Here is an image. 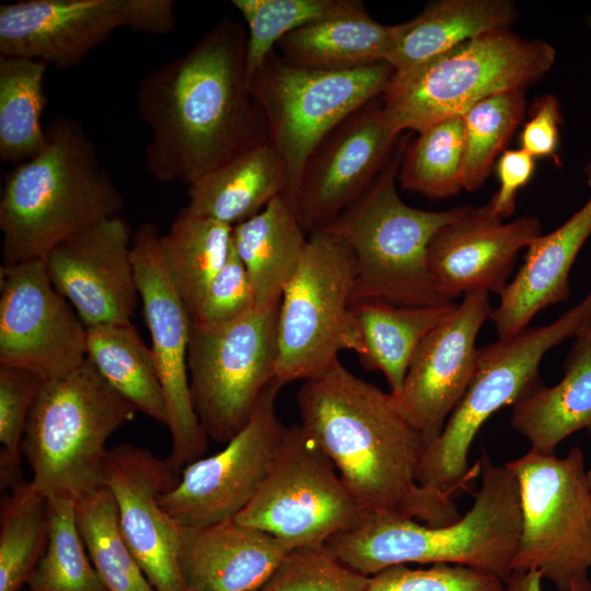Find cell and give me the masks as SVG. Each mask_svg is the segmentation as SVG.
Listing matches in <instances>:
<instances>
[{
  "instance_id": "28",
  "label": "cell",
  "mask_w": 591,
  "mask_h": 591,
  "mask_svg": "<svg viewBox=\"0 0 591 591\" xmlns=\"http://www.w3.org/2000/svg\"><path fill=\"white\" fill-rule=\"evenodd\" d=\"M285 163L268 140L188 185L190 212L234 227L286 195Z\"/></svg>"
},
{
  "instance_id": "41",
  "label": "cell",
  "mask_w": 591,
  "mask_h": 591,
  "mask_svg": "<svg viewBox=\"0 0 591 591\" xmlns=\"http://www.w3.org/2000/svg\"><path fill=\"white\" fill-rule=\"evenodd\" d=\"M369 580L325 545L308 546L293 548L256 591H367Z\"/></svg>"
},
{
  "instance_id": "13",
  "label": "cell",
  "mask_w": 591,
  "mask_h": 591,
  "mask_svg": "<svg viewBox=\"0 0 591 591\" xmlns=\"http://www.w3.org/2000/svg\"><path fill=\"white\" fill-rule=\"evenodd\" d=\"M362 511L333 462L298 424L288 427L265 480L234 519L297 548L325 545Z\"/></svg>"
},
{
  "instance_id": "25",
  "label": "cell",
  "mask_w": 591,
  "mask_h": 591,
  "mask_svg": "<svg viewBox=\"0 0 591 591\" xmlns=\"http://www.w3.org/2000/svg\"><path fill=\"white\" fill-rule=\"evenodd\" d=\"M277 47L281 58L294 66L355 69L387 62L391 26L373 20L362 2L339 0L329 13L289 33Z\"/></svg>"
},
{
  "instance_id": "46",
  "label": "cell",
  "mask_w": 591,
  "mask_h": 591,
  "mask_svg": "<svg viewBox=\"0 0 591 591\" xmlns=\"http://www.w3.org/2000/svg\"><path fill=\"white\" fill-rule=\"evenodd\" d=\"M542 575L536 570L512 571L505 591H543Z\"/></svg>"
},
{
  "instance_id": "23",
  "label": "cell",
  "mask_w": 591,
  "mask_h": 591,
  "mask_svg": "<svg viewBox=\"0 0 591 591\" xmlns=\"http://www.w3.org/2000/svg\"><path fill=\"white\" fill-rule=\"evenodd\" d=\"M292 549L232 518L181 526L177 564L187 591H256Z\"/></svg>"
},
{
  "instance_id": "9",
  "label": "cell",
  "mask_w": 591,
  "mask_h": 591,
  "mask_svg": "<svg viewBox=\"0 0 591 591\" xmlns=\"http://www.w3.org/2000/svg\"><path fill=\"white\" fill-rule=\"evenodd\" d=\"M521 529L512 571L536 570L558 591H591V487L583 452L530 450L509 461Z\"/></svg>"
},
{
  "instance_id": "42",
  "label": "cell",
  "mask_w": 591,
  "mask_h": 591,
  "mask_svg": "<svg viewBox=\"0 0 591 591\" xmlns=\"http://www.w3.org/2000/svg\"><path fill=\"white\" fill-rule=\"evenodd\" d=\"M505 586L498 576L461 565H395L371 576L367 591H505Z\"/></svg>"
},
{
  "instance_id": "36",
  "label": "cell",
  "mask_w": 591,
  "mask_h": 591,
  "mask_svg": "<svg viewBox=\"0 0 591 591\" xmlns=\"http://www.w3.org/2000/svg\"><path fill=\"white\" fill-rule=\"evenodd\" d=\"M47 548L27 581L28 591H108L93 566L77 519L74 500L48 499Z\"/></svg>"
},
{
  "instance_id": "38",
  "label": "cell",
  "mask_w": 591,
  "mask_h": 591,
  "mask_svg": "<svg viewBox=\"0 0 591 591\" xmlns=\"http://www.w3.org/2000/svg\"><path fill=\"white\" fill-rule=\"evenodd\" d=\"M525 112L524 89L510 90L484 99L462 115L464 155L461 181L464 190L478 189L505 151Z\"/></svg>"
},
{
  "instance_id": "18",
  "label": "cell",
  "mask_w": 591,
  "mask_h": 591,
  "mask_svg": "<svg viewBox=\"0 0 591 591\" xmlns=\"http://www.w3.org/2000/svg\"><path fill=\"white\" fill-rule=\"evenodd\" d=\"M399 135L376 99L332 129L300 177L294 209L302 228L325 229L355 204L384 167Z\"/></svg>"
},
{
  "instance_id": "39",
  "label": "cell",
  "mask_w": 591,
  "mask_h": 591,
  "mask_svg": "<svg viewBox=\"0 0 591 591\" xmlns=\"http://www.w3.org/2000/svg\"><path fill=\"white\" fill-rule=\"evenodd\" d=\"M339 0H233L246 23L245 70L252 79L278 43L294 30L329 13Z\"/></svg>"
},
{
  "instance_id": "47",
  "label": "cell",
  "mask_w": 591,
  "mask_h": 591,
  "mask_svg": "<svg viewBox=\"0 0 591 591\" xmlns=\"http://www.w3.org/2000/svg\"><path fill=\"white\" fill-rule=\"evenodd\" d=\"M587 476H588L589 484H590V487H591V466H590L589 470L587 471Z\"/></svg>"
},
{
  "instance_id": "45",
  "label": "cell",
  "mask_w": 591,
  "mask_h": 591,
  "mask_svg": "<svg viewBox=\"0 0 591 591\" xmlns=\"http://www.w3.org/2000/svg\"><path fill=\"white\" fill-rule=\"evenodd\" d=\"M496 169L499 189L487 206L494 215L503 219L514 212L518 193L531 179L535 160L522 149L505 150L498 159Z\"/></svg>"
},
{
  "instance_id": "3",
  "label": "cell",
  "mask_w": 591,
  "mask_h": 591,
  "mask_svg": "<svg viewBox=\"0 0 591 591\" xmlns=\"http://www.w3.org/2000/svg\"><path fill=\"white\" fill-rule=\"evenodd\" d=\"M478 466L479 488L471 509L456 521L429 525L399 514L362 511L325 543L326 548L367 577L395 565L451 564L507 581L521 529L518 483L506 464H495L485 451Z\"/></svg>"
},
{
  "instance_id": "11",
  "label": "cell",
  "mask_w": 591,
  "mask_h": 591,
  "mask_svg": "<svg viewBox=\"0 0 591 591\" xmlns=\"http://www.w3.org/2000/svg\"><path fill=\"white\" fill-rule=\"evenodd\" d=\"M393 72L386 61L320 70L288 63L275 51L269 55L251 88L264 112L269 141L285 163V196L293 208L302 171L314 149L338 124L381 96Z\"/></svg>"
},
{
  "instance_id": "27",
  "label": "cell",
  "mask_w": 591,
  "mask_h": 591,
  "mask_svg": "<svg viewBox=\"0 0 591 591\" xmlns=\"http://www.w3.org/2000/svg\"><path fill=\"white\" fill-rule=\"evenodd\" d=\"M508 0H442L415 19L391 26L387 62L403 72L483 34L507 30L515 20Z\"/></svg>"
},
{
  "instance_id": "44",
  "label": "cell",
  "mask_w": 591,
  "mask_h": 591,
  "mask_svg": "<svg viewBox=\"0 0 591 591\" xmlns=\"http://www.w3.org/2000/svg\"><path fill=\"white\" fill-rule=\"evenodd\" d=\"M560 102L547 94L538 97L530 111L520 134V149L533 158H555L559 144L561 123Z\"/></svg>"
},
{
  "instance_id": "26",
  "label": "cell",
  "mask_w": 591,
  "mask_h": 591,
  "mask_svg": "<svg viewBox=\"0 0 591 591\" xmlns=\"http://www.w3.org/2000/svg\"><path fill=\"white\" fill-rule=\"evenodd\" d=\"M575 337L563 379L551 387L540 383L513 404L511 426L530 450L554 453L573 432L591 434V323Z\"/></svg>"
},
{
  "instance_id": "31",
  "label": "cell",
  "mask_w": 591,
  "mask_h": 591,
  "mask_svg": "<svg viewBox=\"0 0 591 591\" xmlns=\"http://www.w3.org/2000/svg\"><path fill=\"white\" fill-rule=\"evenodd\" d=\"M86 359L137 412L167 426V406L154 356L131 323L86 328Z\"/></svg>"
},
{
  "instance_id": "4",
  "label": "cell",
  "mask_w": 591,
  "mask_h": 591,
  "mask_svg": "<svg viewBox=\"0 0 591 591\" xmlns=\"http://www.w3.org/2000/svg\"><path fill=\"white\" fill-rule=\"evenodd\" d=\"M47 143L7 175L0 198L3 265L43 258L66 240L118 216L124 198L73 118L55 117Z\"/></svg>"
},
{
  "instance_id": "24",
  "label": "cell",
  "mask_w": 591,
  "mask_h": 591,
  "mask_svg": "<svg viewBox=\"0 0 591 591\" xmlns=\"http://www.w3.org/2000/svg\"><path fill=\"white\" fill-rule=\"evenodd\" d=\"M586 175L588 201L559 228L541 234L526 247L522 266L499 294V304L490 314L499 337L522 331L537 312L568 299L569 271L591 235V161Z\"/></svg>"
},
{
  "instance_id": "17",
  "label": "cell",
  "mask_w": 591,
  "mask_h": 591,
  "mask_svg": "<svg viewBox=\"0 0 591 591\" xmlns=\"http://www.w3.org/2000/svg\"><path fill=\"white\" fill-rule=\"evenodd\" d=\"M86 360V327L53 286L44 257L0 269V366L44 382L67 376Z\"/></svg>"
},
{
  "instance_id": "32",
  "label": "cell",
  "mask_w": 591,
  "mask_h": 591,
  "mask_svg": "<svg viewBox=\"0 0 591 591\" xmlns=\"http://www.w3.org/2000/svg\"><path fill=\"white\" fill-rule=\"evenodd\" d=\"M232 247V227L184 207L160 235L164 269L192 318Z\"/></svg>"
},
{
  "instance_id": "6",
  "label": "cell",
  "mask_w": 591,
  "mask_h": 591,
  "mask_svg": "<svg viewBox=\"0 0 591 591\" xmlns=\"http://www.w3.org/2000/svg\"><path fill=\"white\" fill-rule=\"evenodd\" d=\"M136 413L88 359L67 376L44 382L22 442L35 488L48 499L74 501L101 488L106 441Z\"/></svg>"
},
{
  "instance_id": "2",
  "label": "cell",
  "mask_w": 591,
  "mask_h": 591,
  "mask_svg": "<svg viewBox=\"0 0 591 591\" xmlns=\"http://www.w3.org/2000/svg\"><path fill=\"white\" fill-rule=\"evenodd\" d=\"M297 404L299 425L333 462L363 511L399 514L429 525L461 517L451 495L418 483L427 445L390 392L358 378L338 359L303 381Z\"/></svg>"
},
{
  "instance_id": "29",
  "label": "cell",
  "mask_w": 591,
  "mask_h": 591,
  "mask_svg": "<svg viewBox=\"0 0 591 591\" xmlns=\"http://www.w3.org/2000/svg\"><path fill=\"white\" fill-rule=\"evenodd\" d=\"M297 212L285 195L259 213L232 227V245L243 263L256 305L281 301L303 257L308 239Z\"/></svg>"
},
{
  "instance_id": "22",
  "label": "cell",
  "mask_w": 591,
  "mask_h": 591,
  "mask_svg": "<svg viewBox=\"0 0 591 591\" xmlns=\"http://www.w3.org/2000/svg\"><path fill=\"white\" fill-rule=\"evenodd\" d=\"M541 234L535 216L503 223L487 205L465 206L456 219L441 227L430 240L428 267L451 302L477 290L500 294L519 251Z\"/></svg>"
},
{
  "instance_id": "10",
  "label": "cell",
  "mask_w": 591,
  "mask_h": 591,
  "mask_svg": "<svg viewBox=\"0 0 591 591\" xmlns=\"http://www.w3.org/2000/svg\"><path fill=\"white\" fill-rule=\"evenodd\" d=\"M311 233L279 308L275 378L282 385L321 374L343 350L362 352L351 303L354 254L328 230Z\"/></svg>"
},
{
  "instance_id": "14",
  "label": "cell",
  "mask_w": 591,
  "mask_h": 591,
  "mask_svg": "<svg viewBox=\"0 0 591 591\" xmlns=\"http://www.w3.org/2000/svg\"><path fill=\"white\" fill-rule=\"evenodd\" d=\"M172 0H22L0 5V53L79 65L116 30L164 34L175 26Z\"/></svg>"
},
{
  "instance_id": "20",
  "label": "cell",
  "mask_w": 591,
  "mask_h": 591,
  "mask_svg": "<svg viewBox=\"0 0 591 591\" xmlns=\"http://www.w3.org/2000/svg\"><path fill=\"white\" fill-rule=\"evenodd\" d=\"M491 311L489 292L465 293L454 313L422 339L409 363L394 398L426 445L440 436L472 382L476 337Z\"/></svg>"
},
{
  "instance_id": "37",
  "label": "cell",
  "mask_w": 591,
  "mask_h": 591,
  "mask_svg": "<svg viewBox=\"0 0 591 591\" xmlns=\"http://www.w3.org/2000/svg\"><path fill=\"white\" fill-rule=\"evenodd\" d=\"M463 155L462 116L438 121L419 132L402 160L397 178L403 188L429 199L456 196L463 189Z\"/></svg>"
},
{
  "instance_id": "8",
  "label": "cell",
  "mask_w": 591,
  "mask_h": 591,
  "mask_svg": "<svg viewBox=\"0 0 591 591\" xmlns=\"http://www.w3.org/2000/svg\"><path fill=\"white\" fill-rule=\"evenodd\" d=\"M591 323V291L552 324L525 327L477 351L472 382L450 415L440 436L426 447L417 472L418 483L453 496L479 472L472 470V443L497 410L513 405L541 382L538 366L544 355Z\"/></svg>"
},
{
  "instance_id": "5",
  "label": "cell",
  "mask_w": 591,
  "mask_h": 591,
  "mask_svg": "<svg viewBox=\"0 0 591 591\" xmlns=\"http://www.w3.org/2000/svg\"><path fill=\"white\" fill-rule=\"evenodd\" d=\"M407 139L363 195L325 228L350 247L356 263L352 306L383 301L399 306H432L451 301L430 273L428 245L434 233L465 206L427 211L405 204L396 189Z\"/></svg>"
},
{
  "instance_id": "16",
  "label": "cell",
  "mask_w": 591,
  "mask_h": 591,
  "mask_svg": "<svg viewBox=\"0 0 591 591\" xmlns=\"http://www.w3.org/2000/svg\"><path fill=\"white\" fill-rule=\"evenodd\" d=\"M159 240L157 227L142 223L132 233V263L151 336L150 348L167 406L166 427L171 434L167 461L179 472L204 456L208 437L195 413L189 390L190 317L164 269Z\"/></svg>"
},
{
  "instance_id": "15",
  "label": "cell",
  "mask_w": 591,
  "mask_h": 591,
  "mask_svg": "<svg viewBox=\"0 0 591 591\" xmlns=\"http://www.w3.org/2000/svg\"><path fill=\"white\" fill-rule=\"evenodd\" d=\"M282 386L273 379L247 424L224 449L185 466L177 484L160 496L161 507L179 526L232 519L253 499L288 429L276 412Z\"/></svg>"
},
{
  "instance_id": "7",
  "label": "cell",
  "mask_w": 591,
  "mask_h": 591,
  "mask_svg": "<svg viewBox=\"0 0 591 591\" xmlns=\"http://www.w3.org/2000/svg\"><path fill=\"white\" fill-rule=\"evenodd\" d=\"M555 49L542 39L493 31L403 72H393L381 94L382 111L397 131L420 132L464 115L484 99L540 80L553 67Z\"/></svg>"
},
{
  "instance_id": "43",
  "label": "cell",
  "mask_w": 591,
  "mask_h": 591,
  "mask_svg": "<svg viewBox=\"0 0 591 591\" xmlns=\"http://www.w3.org/2000/svg\"><path fill=\"white\" fill-rule=\"evenodd\" d=\"M255 305L247 271L232 245L227 263L209 283L190 321L205 325L224 324Z\"/></svg>"
},
{
  "instance_id": "35",
  "label": "cell",
  "mask_w": 591,
  "mask_h": 591,
  "mask_svg": "<svg viewBox=\"0 0 591 591\" xmlns=\"http://www.w3.org/2000/svg\"><path fill=\"white\" fill-rule=\"evenodd\" d=\"M77 524L90 559L108 591H155L121 533L111 491L101 488L74 501Z\"/></svg>"
},
{
  "instance_id": "33",
  "label": "cell",
  "mask_w": 591,
  "mask_h": 591,
  "mask_svg": "<svg viewBox=\"0 0 591 591\" xmlns=\"http://www.w3.org/2000/svg\"><path fill=\"white\" fill-rule=\"evenodd\" d=\"M46 62L15 56H0V161L23 163L47 143L42 114Z\"/></svg>"
},
{
  "instance_id": "30",
  "label": "cell",
  "mask_w": 591,
  "mask_h": 591,
  "mask_svg": "<svg viewBox=\"0 0 591 591\" xmlns=\"http://www.w3.org/2000/svg\"><path fill=\"white\" fill-rule=\"evenodd\" d=\"M457 303L432 306H399L383 301L354 305L366 370L380 371L386 378L390 393L397 396L409 363L422 339L448 320Z\"/></svg>"
},
{
  "instance_id": "34",
  "label": "cell",
  "mask_w": 591,
  "mask_h": 591,
  "mask_svg": "<svg viewBox=\"0 0 591 591\" xmlns=\"http://www.w3.org/2000/svg\"><path fill=\"white\" fill-rule=\"evenodd\" d=\"M49 538L48 498L32 482L10 489L0 508V591H21Z\"/></svg>"
},
{
  "instance_id": "12",
  "label": "cell",
  "mask_w": 591,
  "mask_h": 591,
  "mask_svg": "<svg viewBox=\"0 0 591 591\" xmlns=\"http://www.w3.org/2000/svg\"><path fill=\"white\" fill-rule=\"evenodd\" d=\"M280 302L255 305L224 324L190 321L189 390L208 439L228 443L236 436L275 379Z\"/></svg>"
},
{
  "instance_id": "49",
  "label": "cell",
  "mask_w": 591,
  "mask_h": 591,
  "mask_svg": "<svg viewBox=\"0 0 591 591\" xmlns=\"http://www.w3.org/2000/svg\"><path fill=\"white\" fill-rule=\"evenodd\" d=\"M21 591H28V590L26 589V590H21Z\"/></svg>"
},
{
  "instance_id": "19",
  "label": "cell",
  "mask_w": 591,
  "mask_h": 591,
  "mask_svg": "<svg viewBox=\"0 0 591 591\" xmlns=\"http://www.w3.org/2000/svg\"><path fill=\"white\" fill-rule=\"evenodd\" d=\"M167 459L123 443L107 449L105 486L112 494L121 533L155 591H187L178 564L181 526L163 510L160 496L178 482Z\"/></svg>"
},
{
  "instance_id": "40",
  "label": "cell",
  "mask_w": 591,
  "mask_h": 591,
  "mask_svg": "<svg viewBox=\"0 0 591 591\" xmlns=\"http://www.w3.org/2000/svg\"><path fill=\"white\" fill-rule=\"evenodd\" d=\"M44 381L15 367L0 366V485L20 483L21 454L27 419Z\"/></svg>"
},
{
  "instance_id": "21",
  "label": "cell",
  "mask_w": 591,
  "mask_h": 591,
  "mask_svg": "<svg viewBox=\"0 0 591 591\" xmlns=\"http://www.w3.org/2000/svg\"><path fill=\"white\" fill-rule=\"evenodd\" d=\"M131 245L129 224L116 216L44 256L53 286L76 308L86 328L130 323L139 297Z\"/></svg>"
},
{
  "instance_id": "1",
  "label": "cell",
  "mask_w": 591,
  "mask_h": 591,
  "mask_svg": "<svg viewBox=\"0 0 591 591\" xmlns=\"http://www.w3.org/2000/svg\"><path fill=\"white\" fill-rule=\"evenodd\" d=\"M247 32L224 18L186 53L138 84L136 104L150 130L148 172L190 185L269 140L246 78Z\"/></svg>"
},
{
  "instance_id": "48",
  "label": "cell",
  "mask_w": 591,
  "mask_h": 591,
  "mask_svg": "<svg viewBox=\"0 0 591 591\" xmlns=\"http://www.w3.org/2000/svg\"><path fill=\"white\" fill-rule=\"evenodd\" d=\"M588 22H589V24L591 25V15H590V18H589Z\"/></svg>"
}]
</instances>
